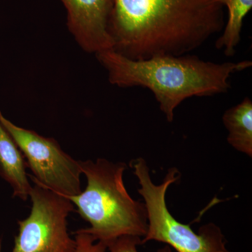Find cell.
I'll list each match as a JSON object with an SVG mask.
<instances>
[{
	"instance_id": "11",
	"label": "cell",
	"mask_w": 252,
	"mask_h": 252,
	"mask_svg": "<svg viewBox=\"0 0 252 252\" xmlns=\"http://www.w3.org/2000/svg\"><path fill=\"white\" fill-rule=\"evenodd\" d=\"M142 245V238L132 235H124L109 244V252H139L137 246ZM157 252H172L169 246L160 249Z\"/></svg>"
},
{
	"instance_id": "7",
	"label": "cell",
	"mask_w": 252,
	"mask_h": 252,
	"mask_svg": "<svg viewBox=\"0 0 252 252\" xmlns=\"http://www.w3.org/2000/svg\"><path fill=\"white\" fill-rule=\"evenodd\" d=\"M67 11V26L81 49L97 54L113 49L109 31L113 0H60Z\"/></svg>"
},
{
	"instance_id": "9",
	"label": "cell",
	"mask_w": 252,
	"mask_h": 252,
	"mask_svg": "<svg viewBox=\"0 0 252 252\" xmlns=\"http://www.w3.org/2000/svg\"><path fill=\"white\" fill-rule=\"evenodd\" d=\"M223 122L228 131L227 140L236 149L252 157V102L246 97L235 107L225 111Z\"/></svg>"
},
{
	"instance_id": "3",
	"label": "cell",
	"mask_w": 252,
	"mask_h": 252,
	"mask_svg": "<svg viewBox=\"0 0 252 252\" xmlns=\"http://www.w3.org/2000/svg\"><path fill=\"white\" fill-rule=\"evenodd\" d=\"M79 162L87 186L79 195L67 198L77 207L81 218L90 223V227L80 230L107 246L124 235L143 238L148 225L147 209L126 188V164L104 158Z\"/></svg>"
},
{
	"instance_id": "12",
	"label": "cell",
	"mask_w": 252,
	"mask_h": 252,
	"mask_svg": "<svg viewBox=\"0 0 252 252\" xmlns=\"http://www.w3.org/2000/svg\"><path fill=\"white\" fill-rule=\"evenodd\" d=\"M77 248L75 252H107V245L102 242L97 241L91 235L81 231L74 232Z\"/></svg>"
},
{
	"instance_id": "4",
	"label": "cell",
	"mask_w": 252,
	"mask_h": 252,
	"mask_svg": "<svg viewBox=\"0 0 252 252\" xmlns=\"http://www.w3.org/2000/svg\"><path fill=\"white\" fill-rule=\"evenodd\" d=\"M130 166L139 181L138 193L147 209L148 225L142 245L154 240L166 244L177 252H228L224 235L216 224L202 225L195 233L190 225L178 221L169 211L165 200L167 190L181 176L176 167L169 169L163 182L156 185L144 158L131 160Z\"/></svg>"
},
{
	"instance_id": "5",
	"label": "cell",
	"mask_w": 252,
	"mask_h": 252,
	"mask_svg": "<svg viewBox=\"0 0 252 252\" xmlns=\"http://www.w3.org/2000/svg\"><path fill=\"white\" fill-rule=\"evenodd\" d=\"M33 183L31 214L18 221L12 252H75L77 242L69 234L67 220L74 205L64 195Z\"/></svg>"
},
{
	"instance_id": "1",
	"label": "cell",
	"mask_w": 252,
	"mask_h": 252,
	"mask_svg": "<svg viewBox=\"0 0 252 252\" xmlns=\"http://www.w3.org/2000/svg\"><path fill=\"white\" fill-rule=\"evenodd\" d=\"M217 0H113V50L132 60L187 55L223 31Z\"/></svg>"
},
{
	"instance_id": "10",
	"label": "cell",
	"mask_w": 252,
	"mask_h": 252,
	"mask_svg": "<svg viewBox=\"0 0 252 252\" xmlns=\"http://www.w3.org/2000/svg\"><path fill=\"white\" fill-rule=\"evenodd\" d=\"M228 9V18L223 34L216 42L218 49H223L225 56H234L241 39L244 19L252 8V0H217Z\"/></svg>"
},
{
	"instance_id": "2",
	"label": "cell",
	"mask_w": 252,
	"mask_h": 252,
	"mask_svg": "<svg viewBox=\"0 0 252 252\" xmlns=\"http://www.w3.org/2000/svg\"><path fill=\"white\" fill-rule=\"evenodd\" d=\"M95 56L113 85L139 86L152 91L168 122H172L175 109L186 99L226 93L230 76L252 65L250 61L215 63L188 54L137 61L112 49Z\"/></svg>"
},
{
	"instance_id": "8",
	"label": "cell",
	"mask_w": 252,
	"mask_h": 252,
	"mask_svg": "<svg viewBox=\"0 0 252 252\" xmlns=\"http://www.w3.org/2000/svg\"><path fill=\"white\" fill-rule=\"evenodd\" d=\"M26 162L16 143L0 123V175L13 190V196L24 201L32 185L26 172Z\"/></svg>"
},
{
	"instance_id": "13",
	"label": "cell",
	"mask_w": 252,
	"mask_h": 252,
	"mask_svg": "<svg viewBox=\"0 0 252 252\" xmlns=\"http://www.w3.org/2000/svg\"><path fill=\"white\" fill-rule=\"evenodd\" d=\"M0 252H1V243L0 241Z\"/></svg>"
},
{
	"instance_id": "6",
	"label": "cell",
	"mask_w": 252,
	"mask_h": 252,
	"mask_svg": "<svg viewBox=\"0 0 252 252\" xmlns=\"http://www.w3.org/2000/svg\"><path fill=\"white\" fill-rule=\"evenodd\" d=\"M0 123L22 154L32 182L61 194L75 196L81 190L80 162L65 153L57 141L15 125L0 111Z\"/></svg>"
}]
</instances>
